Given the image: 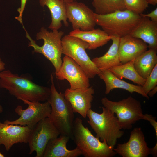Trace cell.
Returning <instances> with one entry per match:
<instances>
[{
  "label": "cell",
  "instance_id": "obj_1",
  "mask_svg": "<svg viewBox=\"0 0 157 157\" xmlns=\"http://www.w3.org/2000/svg\"><path fill=\"white\" fill-rule=\"evenodd\" d=\"M0 88L7 90L18 100L32 102L47 101L51 93L50 88L38 85L9 70L0 72Z\"/></svg>",
  "mask_w": 157,
  "mask_h": 157
},
{
  "label": "cell",
  "instance_id": "obj_2",
  "mask_svg": "<svg viewBox=\"0 0 157 157\" xmlns=\"http://www.w3.org/2000/svg\"><path fill=\"white\" fill-rule=\"evenodd\" d=\"M72 138L85 157H112L116 154L105 140L94 136L79 117L74 119Z\"/></svg>",
  "mask_w": 157,
  "mask_h": 157
},
{
  "label": "cell",
  "instance_id": "obj_3",
  "mask_svg": "<svg viewBox=\"0 0 157 157\" xmlns=\"http://www.w3.org/2000/svg\"><path fill=\"white\" fill-rule=\"evenodd\" d=\"M51 75V93L47 101L51 108L49 117L59 131L60 135L67 136L72 138L74 121V112L64 94L57 91Z\"/></svg>",
  "mask_w": 157,
  "mask_h": 157
},
{
  "label": "cell",
  "instance_id": "obj_4",
  "mask_svg": "<svg viewBox=\"0 0 157 157\" xmlns=\"http://www.w3.org/2000/svg\"><path fill=\"white\" fill-rule=\"evenodd\" d=\"M95 17L96 24L108 35L119 38L130 35L141 17L126 9L105 15L95 13Z\"/></svg>",
  "mask_w": 157,
  "mask_h": 157
},
{
  "label": "cell",
  "instance_id": "obj_5",
  "mask_svg": "<svg viewBox=\"0 0 157 157\" xmlns=\"http://www.w3.org/2000/svg\"><path fill=\"white\" fill-rule=\"evenodd\" d=\"M102 108L101 113L90 109L87 114L89 119L87 122L96 133V137L101 141L105 140L108 145L114 147L124 132L121 130L115 114L104 106Z\"/></svg>",
  "mask_w": 157,
  "mask_h": 157
},
{
  "label": "cell",
  "instance_id": "obj_6",
  "mask_svg": "<svg viewBox=\"0 0 157 157\" xmlns=\"http://www.w3.org/2000/svg\"><path fill=\"white\" fill-rule=\"evenodd\" d=\"M26 31V30H25ZM26 31V37L30 42L28 45L34 49V52L41 53L49 60L53 66L55 73L59 70L62 65V45L61 39L64 32L62 31L53 30L49 32L42 27L36 35L37 40H43V45H38Z\"/></svg>",
  "mask_w": 157,
  "mask_h": 157
},
{
  "label": "cell",
  "instance_id": "obj_7",
  "mask_svg": "<svg viewBox=\"0 0 157 157\" xmlns=\"http://www.w3.org/2000/svg\"><path fill=\"white\" fill-rule=\"evenodd\" d=\"M104 107L117 115L119 125L122 129H130L133 125L141 119L144 120L141 104L131 96L118 101L104 97L101 100Z\"/></svg>",
  "mask_w": 157,
  "mask_h": 157
},
{
  "label": "cell",
  "instance_id": "obj_8",
  "mask_svg": "<svg viewBox=\"0 0 157 157\" xmlns=\"http://www.w3.org/2000/svg\"><path fill=\"white\" fill-rule=\"evenodd\" d=\"M62 54L73 59L83 69L89 78H94L100 72L87 54L88 44L82 40L66 35L61 39Z\"/></svg>",
  "mask_w": 157,
  "mask_h": 157
},
{
  "label": "cell",
  "instance_id": "obj_9",
  "mask_svg": "<svg viewBox=\"0 0 157 157\" xmlns=\"http://www.w3.org/2000/svg\"><path fill=\"white\" fill-rule=\"evenodd\" d=\"M60 133L49 117L38 122L32 129L28 143L29 154L36 153V157H43L49 141L58 137Z\"/></svg>",
  "mask_w": 157,
  "mask_h": 157
},
{
  "label": "cell",
  "instance_id": "obj_10",
  "mask_svg": "<svg viewBox=\"0 0 157 157\" xmlns=\"http://www.w3.org/2000/svg\"><path fill=\"white\" fill-rule=\"evenodd\" d=\"M19 100L27 104L28 108L24 109L21 105L17 106L15 111L19 117L13 121L6 120L4 121V123L27 126L32 129L40 121L49 117L51 108L48 101L41 103L31 101L22 99Z\"/></svg>",
  "mask_w": 157,
  "mask_h": 157
},
{
  "label": "cell",
  "instance_id": "obj_11",
  "mask_svg": "<svg viewBox=\"0 0 157 157\" xmlns=\"http://www.w3.org/2000/svg\"><path fill=\"white\" fill-rule=\"evenodd\" d=\"M65 6L67 18L73 30L87 31L94 28L95 13L85 4L75 1L65 3Z\"/></svg>",
  "mask_w": 157,
  "mask_h": 157
},
{
  "label": "cell",
  "instance_id": "obj_12",
  "mask_svg": "<svg viewBox=\"0 0 157 157\" xmlns=\"http://www.w3.org/2000/svg\"><path fill=\"white\" fill-rule=\"evenodd\" d=\"M57 78L67 80L70 83V89L88 88L90 86L89 78L82 68L70 57L65 55L61 67L55 73Z\"/></svg>",
  "mask_w": 157,
  "mask_h": 157
},
{
  "label": "cell",
  "instance_id": "obj_13",
  "mask_svg": "<svg viewBox=\"0 0 157 157\" xmlns=\"http://www.w3.org/2000/svg\"><path fill=\"white\" fill-rule=\"evenodd\" d=\"M113 150L122 157H147L151 154L144 134L140 127L134 128L130 132L128 141L119 144Z\"/></svg>",
  "mask_w": 157,
  "mask_h": 157
},
{
  "label": "cell",
  "instance_id": "obj_14",
  "mask_svg": "<svg viewBox=\"0 0 157 157\" xmlns=\"http://www.w3.org/2000/svg\"><path fill=\"white\" fill-rule=\"evenodd\" d=\"M94 91L92 86L72 90L67 89L64 93L71 104L74 113H78L84 119L91 108Z\"/></svg>",
  "mask_w": 157,
  "mask_h": 157
},
{
  "label": "cell",
  "instance_id": "obj_15",
  "mask_svg": "<svg viewBox=\"0 0 157 157\" xmlns=\"http://www.w3.org/2000/svg\"><path fill=\"white\" fill-rule=\"evenodd\" d=\"M32 129L27 126L7 124L0 121V147L8 151L16 144L27 143Z\"/></svg>",
  "mask_w": 157,
  "mask_h": 157
},
{
  "label": "cell",
  "instance_id": "obj_16",
  "mask_svg": "<svg viewBox=\"0 0 157 157\" xmlns=\"http://www.w3.org/2000/svg\"><path fill=\"white\" fill-rule=\"evenodd\" d=\"M148 46L141 40L128 35L120 38L118 53L120 61L124 64L147 50Z\"/></svg>",
  "mask_w": 157,
  "mask_h": 157
},
{
  "label": "cell",
  "instance_id": "obj_17",
  "mask_svg": "<svg viewBox=\"0 0 157 157\" xmlns=\"http://www.w3.org/2000/svg\"><path fill=\"white\" fill-rule=\"evenodd\" d=\"M130 35L147 44L149 49H157V22L149 18L141 17Z\"/></svg>",
  "mask_w": 157,
  "mask_h": 157
},
{
  "label": "cell",
  "instance_id": "obj_18",
  "mask_svg": "<svg viewBox=\"0 0 157 157\" xmlns=\"http://www.w3.org/2000/svg\"><path fill=\"white\" fill-rule=\"evenodd\" d=\"M60 135L59 137L49 141L43 157H77L82 155L81 151L77 147L72 150L68 149L66 146L70 138Z\"/></svg>",
  "mask_w": 157,
  "mask_h": 157
},
{
  "label": "cell",
  "instance_id": "obj_19",
  "mask_svg": "<svg viewBox=\"0 0 157 157\" xmlns=\"http://www.w3.org/2000/svg\"><path fill=\"white\" fill-rule=\"evenodd\" d=\"M40 5L47 6L50 12L51 21L48 28L52 30H58L62 26L63 22L64 26L68 27L66 15L65 3L62 0H39Z\"/></svg>",
  "mask_w": 157,
  "mask_h": 157
},
{
  "label": "cell",
  "instance_id": "obj_20",
  "mask_svg": "<svg viewBox=\"0 0 157 157\" xmlns=\"http://www.w3.org/2000/svg\"><path fill=\"white\" fill-rule=\"evenodd\" d=\"M98 75L105 83L106 94H108L113 89L121 88L126 90L131 93L136 92L147 99H149L148 96L143 91L142 86L131 84L122 80L115 76L108 69L100 72Z\"/></svg>",
  "mask_w": 157,
  "mask_h": 157
},
{
  "label": "cell",
  "instance_id": "obj_21",
  "mask_svg": "<svg viewBox=\"0 0 157 157\" xmlns=\"http://www.w3.org/2000/svg\"><path fill=\"white\" fill-rule=\"evenodd\" d=\"M78 38L87 43L88 50L95 49L106 44L111 40V36L100 29L84 31L80 29L73 30L68 34Z\"/></svg>",
  "mask_w": 157,
  "mask_h": 157
},
{
  "label": "cell",
  "instance_id": "obj_22",
  "mask_svg": "<svg viewBox=\"0 0 157 157\" xmlns=\"http://www.w3.org/2000/svg\"><path fill=\"white\" fill-rule=\"evenodd\" d=\"M119 39V37L111 36L112 44L108 51L103 56L94 58L92 60L100 72L122 64L118 53Z\"/></svg>",
  "mask_w": 157,
  "mask_h": 157
},
{
  "label": "cell",
  "instance_id": "obj_23",
  "mask_svg": "<svg viewBox=\"0 0 157 157\" xmlns=\"http://www.w3.org/2000/svg\"><path fill=\"white\" fill-rule=\"evenodd\" d=\"M157 49H149L134 60V65L139 75L146 79L157 64Z\"/></svg>",
  "mask_w": 157,
  "mask_h": 157
},
{
  "label": "cell",
  "instance_id": "obj_24",
  "mask_svg": "<svg viewBox=\"0 0 157 157\" xmlns=\"http://www.w3.org/2000/svg\"><path fill=\"white\" fill-rule=\"evenodd\" d=\"M134 60L124 64L111 67L108 69L120 79L123 78L127 79L138 85L142 86L146 79L141 77L135 69Z\"/></svg>",
  "mask_w": 157,
  "mask_h": 157
},
{
  "label": "cell",
  "instance_id": "obj_25",
  "mask_svg": "<svg viewBox=\"0 0 157 157\" xmlns=\"http://www.w3.org/2000/svg\"><path fill=\"white\" fill-rule=\"evenodd\" d=\"M96 14L105 15L126 10L123 0H92Z\"/></svg>",
  "mask_w": 157,
  "mask_h": 157
},
{
  "label": "cell",
  "instance_id": "obj_26",
  "mask_svg": "<svg viewBox=\"0 0 157 157\" xmlns=\"http://www.w3.org/2000/svg\"><path fill=\"white\" fill-rule=\"evenodd\" d=\"M126 10L140 15L148 7L145 0H123Z\"/></svg>",
  "mask_w": 157,
  "mask_h": 157
},
{
  "label": "cell",
  "instance_id": "obj_27",
  "mask_svg": "<svg viewBox=\"0 0 157 157\" xmlns=\"http://www.w3.org/2000/svg\"><path fill=\"white\" fill-rule=\"evenodd\" d=\"M157 85V64L156 65L149 76L146 78L144 85L142 86V90L147 95L149 92Z\"/></svg>",
  "mask_w": 157,
  "mask_h": 157
},
{
  "label": "cell",
  "instance_id": "obj_28",
  "mask_svg": "<svg viewBox=\"0 0 157 157\" xmlns=\"http://www.w3.org/2000/svg\"><path fill=\"white\" fill-rule=\"evenodd\" d=\"M144 120L149 121L154 128L157 138V122L156 121V117L153 116L152 115L145 114H144Z\"/></svg>",
  "mask_w": 157,
  "mask_h": 157
},
{
  "label": "cell",
  "instance_id": "obj_29",
  "mask_svg": "<svg viewBox=\"0 0 157 157\" xmlns=\"http://www.w3.org/2000/svg\"><path fill=\"white\" fill-rule=\"evenodd\" d=\"M27 0H21V5L19 8L17 10L19 13V15L15 17V18L19 21L20 23L23 24L22 17L23 11L24 9Z\"/></svg>",
  "mask_w": 157,
  "mask_h": 157
},
{
  "label": "cell",
  "instance_id": "obj_30",
  "mask_svg": "<svg viewBox=\"0 0 157 157\" xmlns=\"http://www.w3.org/2000/svg\"><path fill=\"white\" fill-rule=\"evenodd\" d=\"M140 15L142 17H147L150 18L151 21L157 22V8L147 14H141Z\"/></svg>",
  "mask_w": 157,
  "mask_h": 157
},
{
  "label": "cell",
  "instance_id": "obj_31",
  "mask_svg": "<svg viewBox=\"0 0 157 157\" xmlns=\"http://www.w3.org/2000/svg\"><path fill=\"white\" fill-rule=\"evenodd\" d=\"M157 91V86H156L149 92L147 95L149 97H152L156 93Z\"/></svg>",
  "mask_w": 157,
  "mask_h": 157
},
{
  "label": "cell",
  "instance_id": "obj_32",
  "mask_svg": "<svg viewBox=\"0 0 157 157\" xmlns=\"http://www.w3.org/2000/svg\"><path fill=\"white\" fill-rule=\"evenodd\" d=\"M151 154L153 155L154 156L156 157L157 156V143L152 148H151Z\"/></svg>",
  "mask_w": 157,
  "mask_h": 157
},
{
  "label": "cell",
  "instance_id": "obj_33",
  "mask_svg": "<svg viewBox=\"0 0 157 157\" xmlns=\"http://www.w3.org/2000/svg\"><path fill=\"white\" fill-rule=\"evenodd\" d=\"M5 64L2 60L0 57V71L4 70L5 69Z\"/></svg>",
  "mask_w": 157,
  "mask_h": 157
},
{
  "label": "cell",
  "instance_id": "obj_34",
  "mask_svg": "<svg viewBox=\"0 0 157 157\" xmlns=\"http://www.w3.org/2000/svg\"><path fill=\"white\" fill-rule=\"evenodd\" d=\"M148 4L155 6L157 4V0H145Z\"/></svg>",
  "mask_w": 157,
  "mask_h": 157
},
{
  "label": "cell",
  "instance_id": "obj_35",
  "mask_svg": "<svg viewBox=\"0 0 157 157\" xmlns=\"http://www.w3.org/2000/svg\"><path fill=\"white\" fill-rule=\"evenodd\" d=\"M65 3H70L73 1H75L76 0H62Z\"/></svg>",
  "mask_w": 157,
  "mask_h": 157
},
{
  "label": "cell",
  "instance_id": "obj_36",
  "mask_svg": "<svg viewBox=\"0 0 157 157\" xmlns=\"http://www.w3.org/2000/svg\"><path fill=\"white\" fill-rule=\"evenodd\" d=\"M3 111V108L2 106L0 105V113H2Z\"/></svg>",
  "mask_w": 157,
  "mask_h": 157
},
{
  "label": "cell",
  "instance_id": "obj_37",
  "mask_svg": "<svg viewBox=\"0 0 157 157\" xmlns=\"http://www.w3.org/2000/svg\"><path fill=\"white\" fill-rule=\"evenodd\" d=\"M4 155L0 152V157H4Z\"/></svg>",
  "mask_w": 157,
  "mask_h": 157
}]
</instances>
